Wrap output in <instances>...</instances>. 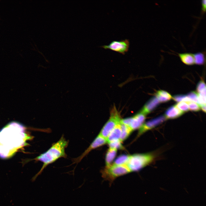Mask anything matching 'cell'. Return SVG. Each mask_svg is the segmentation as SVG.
<instances>
[{"instance_id": "1", "label": "cell", "mask_w": 206, "mask_h": 206, "mask_svg": "<svg viewBox=\"0 0 206 206\" xmlns=\"http://www.w3.org/2000/svg\"><path fill=\"white\" fill-rule=\"evenodd\" d=\"M24 131L23 125L15 122L8 124L0 131L1 157H7L11 152L23 146L26 140L31 138Z\"/></svg>"}, {"instance_id": "2", "label": "cell", "mask_w": 206, "mask_h": 206, "mask_svg": "<svg viewBox=\"0 0 206 206\" xmlns=\"http://www.w3.org/2000/svg\"><path fill=\"white\" fill-rule=\"evenodd\" d=\"M68 143V141L63 136L58 142L53 144L47 151L34 159L36 160L42 162L43 164L39 171L32 179V181L35 180L37 177L49 165L53 163L60 158L66 157L65 149L67 146Z\"/></svg>"}, {"instance_id": "3", "label": "cell", "mask_w": 206, "mask_h": 206, "mask_svg": "<svg viewBox=\"0 0 206 206\" xmlns=\"http://www.w3.org/2000/svg\"><path fill=\"white\" fill-rule=\"evenodd\" d=\"M155 158L152 153L138 154L129 156L126 166L130 172L138 171L150 164Z\"/></svg>"}, {"instance_id": "4", "label": "cell", "mask_w": 206, "mask_h": 206, "mask_svg": "<svg viewBox=\"0 0 206 206\" xmlns=\"http://www.w3.org/2000/svg\"><path fill=\"white\" fill-rule=\"evenodd\" d=\"M130 172L126 165H111L106 167L101 171L102 177L108 181L111 185L118 177Z\"/></svg>"}, {"instance_id": "5", "label": "cell", "mask_w": 206, "mask_h": 206, "mask_svg": "<svg viewBox=\"0 0 206 206\" xmlns=\"http://www.w3.org/2000/svg\"><path fill=\"white\" fill-rule=\"evenodd\" d=\"M121 119L116 108L114 107L110 112L109 119L104 126L99 134L106 139L112 130L120 123Z\"/></svg>"}, {"instance_id": "6", "label": "cell", "mask_w": 206, "mask_h": 206, "mask_svg": "<svg viewBox=\"0 0 206 206\" xmlns=\"http://www.w3.org/2000/svg\"><path fill=\"white\" fill-rule=\"evenodd\" d=\"M129 44V40L125 39L120 41L114 40L108 45H104L101 47L105 49H109L124 54L128 50Z\"/></svg>"}, {"instance_id": "7", "label": "cell", "mask_w": 206, "mask_h": 206, "mask_svg": "<svg viewBox=\"0 0 206 206\" xmlns=\"http://www.w3.org/2000/svg\"><path fill=\"white\" fill-rule=\"evenodd\" d=\"M145 115L140 112L132 117L122 119L121 122L129 126L133 131L139 128L143 124Z\"/></svg>"}, {"instance_id": "8", "label": "cell", "mask_w": 206, "mask_h": 206, "mask_svg": "<svg viewBox=\"0 0 206 206\" xmlns=\"http://www.w3.org/2000/svg\"><path fill=\"white\" fill-rule=\"evenodd\" d=\"M107 143L106 138L99 134L96 137L89 147L79 157L74 160V163H78L91 150Z\"/></svg>"}, {"instance_id": "9", "label": "cell", "mask_w": 206, "mask_h": 206, "mask_svg": "<svg viewBox=\"0 0 206 206\" xmlns=\"http://www.w3.org/2000/svg\"><path fill=\"white\" fill-rule=\"evenodd\" d=\"M166 119L165 116H161L143 123L139 128L138 136H139L146 131L154 128Z\"/></svg>"}, {"instance_id": "10", "label": "cell", "mask_w": 206, "mask_h": 206, "mask_svg": "<svg viewBox=\"0 0 206 206\" xmlns=\"http://www.w3.org/2000/svg\"><path fill=\"white\" fill-rule=\"evenodd\" d=\"M159 103V100L156 97H153L144 106L140 112L146 115L154 109Z\"/></svg>"}, {"instance_id": "11", "label": "cell", "mask_w": 206, "mask_h": 206, "mask_svg": "<svg viewBox=\"0 0 206 206\" xmlns=\"http://www.w3.org/2000/svg\"><path fill=\"white\" fill-rule=\"evenodd\" d=\"M184 112L179 109L175 106H171L166 111L165 117L166 119L177 118L182 115Z\"/></svg>"}, {"instance_id": "12", "label": "cell", "mask_w": 206, "mask_h": 206, "mask_svg": "<svg viewBox=\"0 0 206 206\" xmlns=\"http://www.w3.org/2000/svg\"><path fill=\"white\" fill-rule=\"evenodd\" d=\"M121 133V130L120 123L112 130L106 138L107 143L120 140Z\"/></svg>"}, {"instance_id": "13", "label": "cell", "mask_w": 206, "mask_h": 206, "mask_svg": "<svg viewBox=\"0 0 206 206\" xmlns=\"http://www.w3.org/2000/svg\"><path fill=\"white\" fill-rule=\"evenodd\" d=\"M181 61L187 65H192L195 64L193 54L190 53H178Z\"/></svg>"}, {"instance_id": "14", "label": "cell", "mask_w": 206, "mask_h": 206, "mask_svg": "<svg viewBox=\"0 0 206 206\" xmlns=\"http://www.w3.org/2000/svg\"><path fill=\"white\" fill-rule=\"evenodd\" d=\"M117 150L109 148L106 155L105 162L106 167L111 165L112 162L115 157L117 153Z\"/></svg>"}, {"instance_id": "15", "label": "cell", "mask_w": 206, "mask_h": 206, "mask_svg": "<svg viewBox=\"0 0 206 206\" xmlns=\"http://www.w3.org/2000/svg\"><path fill=\"white\" fill-rule=\"evenodd\" d=\"M156 96L159 102H161L169 101L172 98L171 96L169 93L163 90L157 91Z\"/></svg>"}, {"instance_id": "16", "label": "cell", "mask_w": 206, "mask_h": 206, "mask_svg": "<svg viewBox=\"0 0 206 206\" xmlns=\"http://www.w3.org/2000/svg\"><path fill=\"white\" fill-rule=\"evenodd\" d=\"M120 125L121 133L120 140L122 142L128 137L132 130L129 126L121 123V122Z\"/></svg>"}, {"instance_id": "17", "label": "cell", "mask_w": 206, "mask_h": 206, "mask_svg": "<svg viewBox=\"0 0 206 206\" xmlns=\"http://www.w3.org/2000/svg\"><path fill=\"white\" fill-rule=\"evenodd\" d=\"M204 54V52H199L193 54L195 64L199 65L204 64L205 60Z\"/></svg>"}, {"instance_id": "18", "label": "cell", "mask_w": 206, "mask_h": 206, "mask_svg": "<svg viewBox=\"0 0 206 206\" xmlns=\"http://www.w3.org/2000/svg\"><path fill=\"white\" fill-rule=\"evenodd\" d=\"M129 156L122 155L118 157L115 160L113 164L116 165H126L128 161Z\"/></svg>"}, {"instance_id": "19", "label": "cell", "mask_w": 206, "mask_h": 206, "mask_svg": "<svg viewBox=\"0 0 206 206\" xmlns=\"http://www.w3.org/2000/svg\"><path fill=\"white\" fill-rule=\"evenodd\" d=\"M173 100L178 102H184L187 103L191 101L187 96L182 95H176L173 97Z\"/></svg>"}, {"instance_id": "20", "label": "cell", "mask_w": 206, "mask_h": 206, "mask_svg": "<svg viewBox=\"0 0 206 206\" xmlns=\"http://www.w3.org/2000/svg\"><path fill=\"white\" fill-rule=\"evenodd\" d=\"M175 106L184 113L188 111L189 107L187 103L185 102H181L178 103Z\"/></svg>"}, {"instance_id": "21", "label": "cell", "mask_w": 206, "mask_h": 206, "mask_svg": "<svg viewBox=\"0 0 206 206\" xmlns=\"http://www.w3.org/2000/svg\"><path fill=\"white\" fill-rule=\"evenodd\" d=\"M120 140H116L108 143L110 148L116 149H122L123 147Z\"/></svg>"}, {"instance_id": "22", "label": "cell", "mask_w": 206, "mask_h": 206, "mask_svg": "<svg viewBox=\"0 0 206 206\" xmlns=\"http://www.w3.org/2000/svg\"><path fill=\"white\" fill-rule=\"evenodd\" d=\"M187 103L188 105L189 110L191 111L196 112L199 111L200 109V106L196 103L191 101Z\"/></svg>"}, {"instance_id": "23", "label": "cell", "mask_w": 206, "mask_h": 206, "mask_svg": "<svg viewBox=\"0 0 206 206\" xmlns=\"http://www.w3.org/2000/svg\"><path fill=\"white\" fill-rule=\"evenodd\" d=\"M187 96L191 101L199 104L198 95L196 92H190Z\"/></svg>"}, {"instance_id": "24", "label": "cell", "mask_w": 206, "mask_h": 206, "mask_svg": "<svg viewBox=\"0 0 206 206\" xmlns=\"http://www.w3.org/2000/svg\"><path fill=\"white\" fill-rule=\"evenodd\" d=\"M197 90L198 93L206 90V85L203 81H200L197 85Z\"/></svg>"}, {"instance_id": "25", "label": "cell", "mask_w": 206, "mask_h": 206, "mask_svg": "<svg viewBox=\"0 0 206 206\" xmlns=\"http://www.w3.org/2000/svg\"><path fill=\"white\" fill-rule=\"evenodd\" d=\"M206 0H202L201 1L202 12L204 13L206 11Z\"/></svg>"}, {"instance_id": "26", "label": "cell", "mask_w": 206, "mask_h": 206, "mask_svg": "<svg viewBox=\"0 0 206 206\" xmlns=\"http://www.w3.org/2000/svg\"><path fill=\"white\" fill-rule=\"evenodd\" d=\"M200 108H201V109L205 112H206V105L205 104L202 105H201Z\"/></svg>"}]
</instances>
